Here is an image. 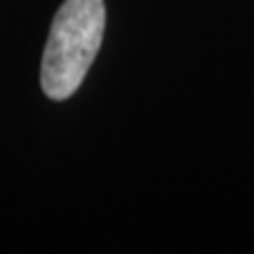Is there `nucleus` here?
<instances>
[{"instance_id":"nucleus-1","label":"nucleus","mask_w":254,"mask_h":254,"mask_svg":"<svg viewBox=\"0 0 254 254\" xmlns=\"http://www.w3.org/2000/svg\"><path fill=\"white\" fill-rule=\"evenodd\" d=\"M106 28L104 0H64L52 19L40 66V85L50 99L64 101L80 87L99 52Z\"/></svg>"}]
</instances>
